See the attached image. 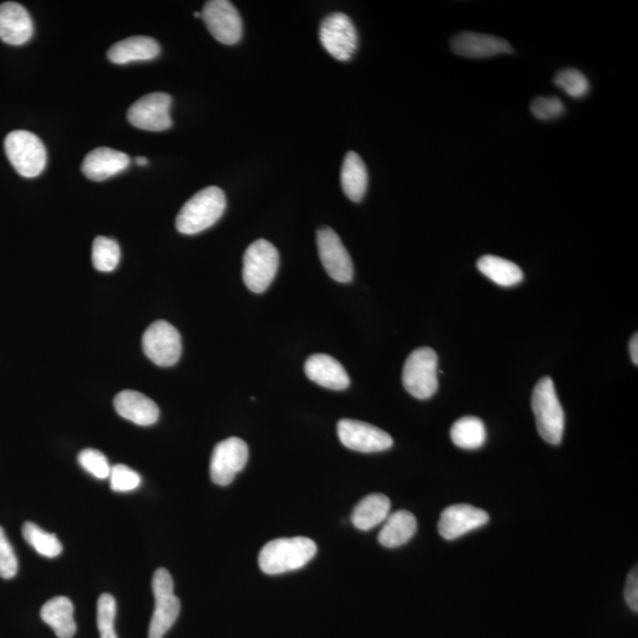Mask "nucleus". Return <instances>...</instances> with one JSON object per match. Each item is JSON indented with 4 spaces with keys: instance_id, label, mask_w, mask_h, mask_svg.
<instances>
[{
    "instance_id": "13",
    "label": "nucleus",
    "mask_w": 638,
    "mask_h": 638,
    "mask_svg": "<svg viewBox=\"0 0 638 638\" xmlns=\"http://www.w3.org/2000/svg\"><path fill=\"white\" fill-rule=\"evenodd\" d=\"M249 460V447L239 438H230L219 442L214 448L210 473L214 484L227 486L232 484L239 472H242Z\"/></svg>"
},
{
    "instance_id": "16",
    "label": "nucleus",
    "mask_w": 638,
    "mask_h": 638,
    "mask_svg": "<svg viewBox=\"0 0 638 638\" xmlns=\"http://www.w3.org/2000/svg\"><path fill=\"white\" fill-rule=\"evenodd\" d=\"M451 47L454 54L467 58H487L513 51L505 39L478 32H460L452 38Z\"/></svg>"
},
{
    "instance_id": "19",
    "label": "nucleus",
    "mask_w": 638,
    "mask_h": 638,
    "mask_svg": "<svg viewBox=\"0 0 638 638\" xmlns=\"http://www.w3.org/2000/svg\"><path fill=\"white\" fill-rule=\"evenodd\" d=\"M116 413L138 426H152L159 420L160 409L156 403L135 390H123L114 399Z\"/></svg>"
},
{
    "instance_id": "15",
    "label": "nucleus",
    "mask_w": 638,
    "mask_h": 638,
    "mask_svg": "<svg viewBox=\"0 0 638 638\" xmlns=\"http://www.w3.org/2000/svg\"><path fill=\"white\" fill-rule=\"evenodd\" d=\"M490 520L487 512L471 505H453L441 513L439 533L447 540L458 539L479 529Z\"/></svg>"
},
{
    "instance_id": "1",
    "label": "nucleus",
    "mask_w": 638,
    "mask_h": 638,
    "mask_svg": "<svg viewBox=\"0 0 638 638\" xmlns=\"http://www.w3.org/2000/svg\"><path fill=\"white\" fill-rule=\"evenodd\" d=\"M317 545L307 537L278 538L259 553V568L266 575H281L304 568L316 556Z\"/></svg>"
},
{
    "instance_id": "8",
    "label": "nucleus",
    "mask_w": 638,
    "mask_h": 638,
    "mask_svg": "<svg viewBox=\"0 0 638 638\" xmlns=\"http://www.w3.org/2000/svg\"><path fill=\"white\" fill-rule=\"evenodd\" d=\"M319 39L323 48L338 61H350L357 50V30L353 21L342 12L331 13L324 18Z\"/></svg>"
},
{
    "instance_id": "38",
    "label": "nucleus",
    "mask_w": 638,
    "mask_h": 638,
    "mask_svg": "<svg viewBox=\"0 0 638 638\" xmlns=\"http://www.w3.org/2000/svg\"><path fill=\"white\" fill-rule=\"evenodd\" d=\"M136 164L143 167L148 164V160L145 158V156H139V158L136 159Z\"/></svg>"
},
{
    "instance_id": "3",
    "label": "nucleus",
    "mask_w": 638,
    "mask_h": 638,
    "mask_svg": "<svg viewBox=\"0 0 638 638\" xmlns=\"http://www.w3.org/2000/svg\"><path fill=\"white\" fill-rule=\"evenodd\" d=\"M532 409L540 436L551 445L561 444L565 415L561 402L558 400L555 384L550 377H544L533 389Z\"/></svg>"
},
{
    "instance_id": "31",
    "label": "nucleus",
    "mask_w": 638,
    "mask_h": 638,
    "mask_svg": "<svg viewBox=\"0 0 638 638\" xmlns=\"http://www.w3.org/2000/svg\"><path fill=\"white\" fill-rule=\"evenodd\" d=\"M556 86L565 91L566 94L581 99L589 93V81L581 71L576 69H565L559 71L555 77Z\"/></svg>"
},
{
    "instance_id": "35",
    "label": "nucleus",
    "mask_w": 638,
    "mask_h": 638,
    "mask_svg": "<svg viewBox=\"0 0 638 638\" xmlns=\"http://www.w3.org/2000/svg\"><path fill=\"white\" fill-rule=\"evenodd\" d=\"M18 561L15 551L9 542L5 531L0 526V577L11 579L17 575Z\"/></svg>"
},
{
    "instance_id": "26",
    "label": "nucleus",
    "mask_w": 638,
    "mask_h": 638,
    "mask_svg": "<svg viewBox=\"0 0 638 638\" xmlns=\"http://www.w3.org/2000/svg\"><path fill=\"white\" fill-rule=\"evenodd\" d=\"M478 269L493 283L510 288L523 281L522 269L517 264L496 256H484L478 260Z\"/></svg>"
},
{
    "instance_id": "7",
    "label": "nucleus",
    "mask_w": 638,
    "mask_h": 638,
    "mask_svg": "<svg viewBox=\"0 0 638 638\" xmlns=\"http://www.w3.org/2000/svg\"><path fill=\"white\" fill-rule=\"evenodd\" d=\"M155 610L149 626V638H164L180 615L181 604L174 595V582L169 571L161 568L155 571L152 581Z\"/></svg>"
},
{
    "instance_id": "30",
    "label": "nucleus",
    "mask_w": 638,
    "mask_h": 638,
    "mask_svg": "<svg viewBox=\"0 0 638 638\" xmlns=\"http://www.w3.org/2000/svg\"><path fill=\"white\" fill-rule=\"evenodd\" d=\"M116 601L110 594H103L97 602V628L100 638H119L115 633Z\"/></svg>"
},
{
    "instance_id": "9",
    "label": "nucleus",
    "mask_w": 638,
    "mask_h": 638,
    "mask_svg": "<svg viewBox=\"0 0 638 638\" xmlns=\"http://www.w3.org/2000/svg\"><path fill=\"white\" fill-rule=\"evenodd\" d=\"M142 347L146 356L156 366L172 367L180 360L181 336L171 323L154 322L143 334Z\"/></svg>"
},
{
    "instance_id": "25",
    "label": "nucleus",
    "mask_w": 638,
    "mask_h": 638,
    "mask_svg": "<svg viewBox=\"0 0 638 638\" xmlns=\"http://www.w3.org/2000/svg\"><path fill=\"white\" fill-rule=\"evenodd\" d=\"M368 181L367 167L361 156L355 152L345 155L341 172L344 194L354 203H360L367 193Z\"/></svg>"
},
{
    "instance_id": "20",
    "label": "nucleus",
    "mask_w": 638,
    "mask_h": 638,
    "mask_svg": "<svg viewBox=\"0 0 638 638\" xmlns=\"http://www.w3.org/2000/svg\"><path fill=\"white\" fill-rule=\"evenodd\" d=\"M305 374L318 386L331 390H344L349 387L350 379L340 362L324 354L312 355L305 362Z\"/></svg>"
},
{
    "instance_id": "10",
    "label": "nucleus",
    "mask_w": 638,
    "mask_h": 638,
    "mask_svg": "<svg viewBox=\"0 0 638 638\" xmlns=\"http://www.w3.org/2000/svg\"><path fill=\"white\" fill-rule=\"evenodd\" d=\"M172 97L165 93H153L141 97L128 110V121L135 128L147 132H165L173 125L171 117Z\"/></svg>"
},
{
    "instance_id": "12",
    "label": "nucleus",
    "mask_w": 638,
    "mask_h": 638,
    "mask_svg": "<svg viewBox=\"0 0 638 638\" xmlns=\"http://www.w3.org/2000/svg\"><path fill=\"white\" fill-rule=\"evenodd\" d=\"M337 434L342 444L351 451L376 453L392 448V436L367 422L344 419L338 422Z\"/></svg>"
},
{
    "instance_id": "4",
    "label": "nucleus",
    "mask_w": 638,
    "mask_h": 638,
    "mask_svg": "<svg viewBox=\"0 0 638 638\" xmlns=\"http://www.w3.org/2000/svg\"><path fill=\"white\" fill-rule=\"evenodd\" d=\"M4 147L12 167L24 178L38 177L47 166V149L43 142L26 130H15L6 136Z\"/></svg>"
},
{
    "instance_id": "11",
    "label": "nucleus",
    "mask_w": 638,
    "mask_h": 638,
    "mask_svg": "<svg viewBox=\"0 0 638 638\" xmlns=\"http://www.w3.org/2000/svg\"><path fill=\"white\" fill-rule=\"evenodd\" d=\"M201 18L211 35L225 45L237 44L243 36V21L236 6L227 0H211L204 5Z\"/></svg>"
},
{
    "instance_id": "33",
    "label": "nucleus",
    "mask_w": 638,
    "mask_h": 638,
    "mask_svg": "<svg viewBox=\"0 0 638 638\" xmlns=\"http://www.w3.org/2000/svg\"><path fill=\"white\" fill-rule=\"evenodd\" d=\"M109 479L114 492H132L141 485L140 474L126 465L113 466Z\"/></svg>"
},
{
    "instance_id": "37",
    "label": "nucleus",
    "mask_w": 638,
    "mask_h": 638,
    "mask_svg": "<svg viewBox=\"0 0 638 638\" xmlns=\"http://www.w3.org/2000/svg\"><path fill=\"white\" fill-rule=\"evenodd\" d=\"M629 350H630L631 360H633V362L635 364H638V337H637V334H635L633 336V338H631Z\"/></svg>"
},
{
    "instance_id": "28",
    "label": "nucleus",
    "mask_w": 638,
    "mask_h": 638,
    "mask_svg": "<svg viewBox=\"0 0 638 638\" xmlns=\"http://www.w3.org/2000/svg\"><path fill=\"white\" fill-rule=\"evenodd\" d=\"M23 537L31 548L39 555L47 558L60 556L63 546L54 533L45 532L35 523L26 522L23 525Z\"/></svg>"
},
{
    "instance_id": "17",
    "label": "nucleus",
    "mask_w": 638,
    "mask_h": 638,
    "mask_svg": "<svg viewBox=\"0 0 638 638\" xmlns=\"http://www.w3.org/2000/svg\"><path fill=\"white\" fill-rule=\"evenodd\" d=\"M34 35V22L23 5L13 2L0 4V39L6 44L23 45Z\"/></svg>"
},
{
    "instance_id": "21",
    "label": "nucleus",
    "mask_w": 638,
    "mask_h": 638,
    "mask_svg": "<svg viewBox=\"0 0 638 638\" xmlns=\"http://www.w3.org/2000/svg\"><path fill=\"white\" fill-rule=\"evenodd\" d=\"M161 48L154 38L134 36L117 42L108 51V60L114 64L125 65L132 62L155 60Z\"/></svg>"
},
{
    "instance_id": "32",
    "label": "nucleus",
    "mask_w": 638,
    "mask_h": 638,
    "mask_svg": "<svg viewBox=\"0 0 638 638\" xmlns=\"http://www.w3.org/2000/svg\"><path fill=\"white\" fill-rule=\"evenodd\" d=\"M78 462H80L84 470L97 479L109 478L110 471H112V467H110L106 455L100 451H96V449H83V451L78 454Z\"/></svg>"
},
{
    "instance_id": "2",
    "label": "nucleus",
    "mask_w": 638,
    "mask_h": 638,
    "mask_svg": "<svg viewBox=\"0 0 638 638\" xmlns=\"http://www.w3.org/2000/svg\"><path fill=\"white\" fill-rule=\"evenodd\" d=\"M225 210L224 191L216 186L207 187L182 206L177 217V229L187 236L204 232L223 217Z\"/></svg>"
},
{
    "instance_id": "22",
    "label": "nucleus",
    "mask_w": 638,
    "mask_h": 638,
    "mask_svg": "<svg viewBox=\"0 0 638 638\" xmlns=\"http://www.w3.org/2000/svg\"><path fill=\"white\" fill-rule=\"evenodd\" d=\"M41 618L54 629L58 638H71L76 634L74 604L68 597H54L45 603L41 609Z\"/></svg>"
},
{
    "instance_id": "5",
    "label": "nucleus",
    "mask_w": 638,
    "mask_h": 638,
    "mask_svg": "<svg viewBox=\"0 0 638 638\" xmlns=\"http://www.w3.org/2000/svg\"><path fill=\"white\" fill-rule=\"evenodd\" d=\"M403 386L419 400L432 397L438 390V355L431 348L416 349L403 367Z\"/></svg>"
},
{
    "instance_id": "23",
    "label": "nucleus",
    "mask_w": 638,
    "mask_h": 638,
    "mask_svg": "<svg viewBox=\"0 0 638 638\" xmlns=\"http://www.w3.org/2000/svg\"><path fill=\"white\" fill-rule=\"evenodd\" d=\"M416 530L418 523L414 514L405 510L397 511L386 519L379 533V542L384 548H399L414 537Z\"/></svg>"
},
{
    "instance_id": "18",
    "label": "nucleus",
    "mask_w": 638,
    "mask_h": 638,
    "mask_svg": "<svg viewBox=\"0 0 638 638\" xmlns=\"http://www.w3.org/2000/svg\"><path fill=\"white\" fill-rule=\"evenodd\" d=\"M130 165L129 155L113 148L100 147L90 152L83 160L82 172L91 181H104L126 171Z\"/></svg>"
},
{
    "instance_id": "27",
    "label": "nucleus",
    "mask_w": 638,
    "mask_h": 638,
    "mask_svg": "<svg viewBox=\"0 0 638 638\" xmlns=\"http://www.w3.org/2000/svg\"><path fill=\"white\" fill-rule=\"evenodd\" d=\"M451 438L453 444L462 449H478L486 441L484 422L474 416H466L454 423Z\"/></svg>"
},
{
    "instance_id": "39",
    "label": "nucleus",
    "mask_w": 638,
    "mask_h": 638,
    "mask_svg": "<svg viewBox=\"0 0 638 638\" xmlns=\"http://www.w3.org/2000/svg\"><path fill=\"white\" fill-rule=\"evenodd\" d=\"M194 17L195 18H201V13L200 12H195L194 13Z\"/></svg>"
},
{
    "instance_id": "34",
    "label": "nucleus",
    "mask_w": 638,
    "mask_h": 638,
    "mask_svg": "<svg viewBox=\"0 0 638 638\" xmlns=\"http://www.w3.org/2000/svg\"><path fill=\"white\" fill-rule=\"evenodd\" d=\"M531 110L537 119L550 121L561 117L565 112V107L558 97H538V99L532 102Z\"/></svg>"
},
{
    "instance_id": "29",
    "label": "nucleus",
    "mask_w": 638,
    "mask_h": 638,
    "mask_svg": "<svg viewBox=\"0 0 638 638\" xmlns=\"http://www.w3.org/2000/svg\"><path fill=\"white\" fill-rule=\"evenodd\" d=\"M94 268L101 272H112L117 268L121 259V250L115 240L107 237H97L93 244Z\"/></svg>"
},
{
    "instance_id": "36",
    "label": "nucleus",
    "mask_w": 638,
    "mask_h": 638,
    "mask_svg": "<svg viewBox=\"0 0 638 638\" xmlns=\"http://www.w3.org/2000/svg\"><path fill=\"white\" fill-rule=\"evenodd\" d=\"M624 596H626V601L629 605V608L635 613L638 611V572L637 566L633 570H631L629 577L627 579L626 592H624Z\"/></svg>"
},
{
    "instance_id": "6",
    "label": "nucleus",
    "mask_w": 638,
    "mask_h": 638,
    "mask_svg": "<svg viewBox=\"0 0 638 638\" xmlns=\"http://www.w3.org/2000/svg\"><path fill=\"white\" fill-rule=\"evenodd\" d=\"M279 253L268 240L259 239L249 246L244 255V282L255 294L268 290L277 275Z\"/></svg>"
},
{
    "instance_id": "14",
    "label": "nucleus",
    "mask_w": 638,
    "mask_h": 638,
    "mask_svg": "<svg viewBox=\"0 0 638 638\" xmlns=\"http://www.w3.org/2000/svg\"><path fill=\"white\" fill-rule=\"evenodd\" d=\"M317 246L319 258L325 271L338 283H350L354 278V264L347 249L338 234L323 227L317 232Z\"/></svg>"
},
{
    "instance_id": "24",
    "label": "nucleus",
    "mask_w": 638,
    "mask_h": 638,
    "mask_svg": "<svg viewBox=\"0 0 638 638\" xmlns=\"http://www.w3.org/2000/svg\"><path fill=\"white\" fill-rule=\"evenodd\" d=\"M390 500L384 494H370L355 506L351 523L356 529L369 531L379 526L389 517Z\"/></svg>"
}]
</instances>
